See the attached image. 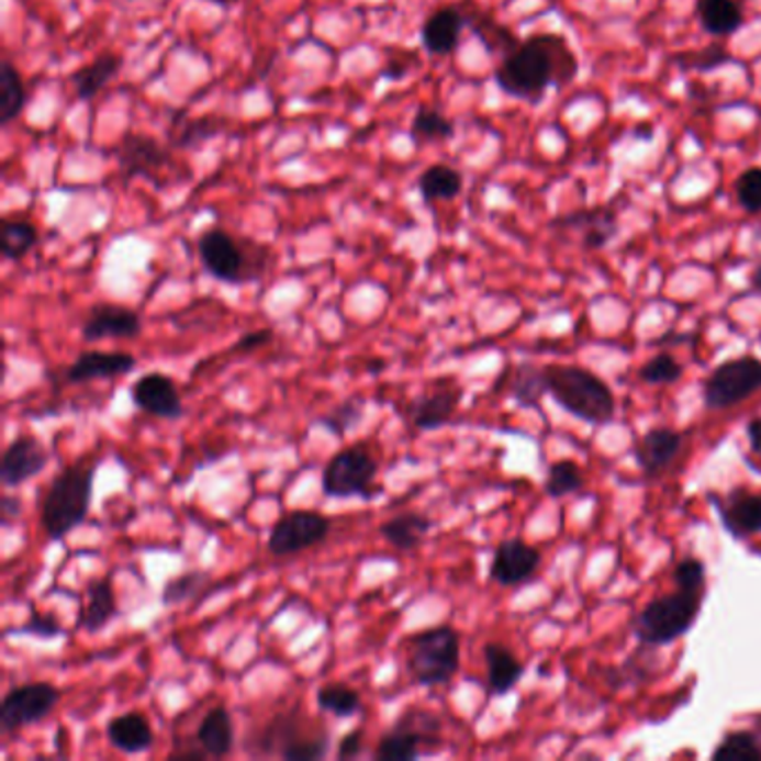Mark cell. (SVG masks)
<instances>
[{
	"instance_id": "cell-1",
	"label": "cell",
	"mask_w": 761,
	"mask_h": 761,
	"mask_svg": "<svg viewBox=\"0 0 761 761\" xmlns=\"http://www.w3.org/2000/svg\"><path fill=\"white\" fill-rule=\"evenodd\" d=\"M577 72L579 60L566 36L534 34L503 58L494 79L505 94L538 103L547 88L572 83Z\"/></svg>"
},
{
	"instance_id": "cell-2",
	"label": "cell",
	"mask_w": 761,
	"mask_h": 761,
	"mask_svg": "<svg viewBox=\"0 0 761 761\" xmlns=\"http://www.w3.org/2000/svg\"><path fill=\"white\" fill-rule=\"evenodd\" d=\"M99 460L83 456L81 460L60 469L41 501V527L54 542L67 538L81 527L92 507L94 478Z\"/></svg>"
},
{
	"instance_id": "cell-3",
	"label": "cell",
	"mask_w": 761,
	"mask_h": 761,
	"mask_svg": "<svg viewBox=\"0 0 761 761\" xmlns=\"http://www.w3.org/2000/svg\"><path fill=\"white\" fill-rule=\"evenodd\" d=\"M253 757H280L287 761H317L331 752V732L300 708L272 715L253 737L246 739Z\"/></svg>"
},
{
	"instance_id": "cell-4",
	"label": "cell",
	"mask_w": 761,
	"mask_h": 761,
	"mask_svg": "<svg viewBox=\"0 0 761 761\" xmlns=\"http://www.w3.org/2000/svg\"><path fill=\"white\" fill-rule=\"evenodd\" d=\"M197 255L205 272L217 282L244 287L259 282L268 270L270 250L255 239L235 237L226 228H205L197 239Z\"/></svg>"
},
{
	"instance_id": "cell-5",
	"label": "cell",
	"mask_w": 761,
	"mask_h": 761,
	"mask_svg": "<svg viewBox=\"0 0 761 761\" xmlns=\"http://www.w3.org/2000/svg\"><path fill=\"white\" fill-rule=\"evenodd\" d=\"M545 371L547 393L577 418L592 425H607L614 421L616 402L609 387L594 373L581 367H557Z\"/></svg>"
},
{
	"instance_id": "cell-6",
	"label": "cell",
	"mask_w": 761,
	"mask_h": 761,
	"mask_svg": "<svg viewBox=\"0 0 761 761\" xmlns=\"http://www.w3.org/2000/svg\"><path fill=\"white\" fill-rule=\"evenodd\" d=\"M404 668L415 685H447L460 670V635L451 626L425 628L406 639Z\"/></svg>"
},
{
	"instance_id": "cell-7",
	"label": "cell",
	"mask_w": 761,
	"mask_h": 761,
	"mask_svg": "<svg viewBox=\"0 0 761 761\" xmlns=\"http://www.w3.org/2000/svg\"><path fill=\"white\" fill-rule=\"evenodd\" d=\"M380 460L369 443H356L335 451L322 471V494L326 499H378L384 488L378 484Z\"/></svg>"
},
{
	"instance_id": "cell-8",
	"label": "cell",
	"mask_w": 761,
	"mask_h": 761,
	"mask_svg": "<svg viewBox=\"0 0 761 761\" xmlns=\"http://www.w3.org/2000/svg\"><path fill=\"white\" fill-rule=\"evenodd\" d=\"M443 719L429 708L409 706L376 743L378 761H413L443 748Z\"/></svg>"
},
{
	"instance_id": "cell-9",
	"label": "cell",
	"mask_w": 761,
	"mask_h": 761,
	"mask_svg": "<svg viewBox=\"0 0 761 761\" xmlns=\"http://www.w3.org/2000/svg\"><path fill=\"white\" fill-rule=\"evenodd\" d=\"M702 592L679 590L650 601L633 620L637 639L646 646H668L683 637L700 616Z\"/></svg>"
},
{
	"instance_id": "cell-10",
	"label": "cell",
	"mask_w": 761,
	"mask_h": 761,
	"mask_svg": "<svg viewBox=\"0 0 761 761\" xmlns=\"http://www.w3.org/2000/svg\"><path fill=\"white\" fill-rule=\"evenodd\" d=\"M63 692L49 681H30L14 685L0 704V730L5 735L45 721L60 704Z\"/></svg>"
},
{
	"instance_id": "cell-11",
	"label": "cell",
	"mask_w": 761,
	"mask_h": 761,
	"mask_svg": "<svg viewBox=\"0 0 761 761\" xmlns=\"http://www.w3.org/2000/svg\"><path fill=\"white\" fill-rule=\"evenodd\" d=\"M333 523L315 510H291L270 527L266 547L272 557H293L328 538Z\"/></svg>"
},
{
	"instance_id": "cell-12",
	"label": "cell",
	"mask_w": 761,
	"mask_h": 761,
	"mask_svg": "<svg viewBox=\"0 0 761 761\" xmlns=\"http://www.w3.org/2000/svg\"><path fill=\"white\" fill-rule=\"evenodd\" d=\"M757 391H761V360L750 356L719 365L704 384L710 409H730Z\"/></svg>"
},
{
	"instance_id": "cell-13",
	"label": "cell",
	"mask_w": 761,
	"mask_h": 761,
	"mask_svg": "<svg viewBox=\"0 0 761 761\" xmlns=\"http://www.w3.org/2000/svg\"><path fill=\"white\" fill-rule=\"evenodd\" d=\"M465 391L456 378H440L406 402V421L418 432H436L451 423Z\"/></svg>"
},
{
	"instance_id": "cell-14",
	"label": "cell",
	"mask_w": 761,
	"mask_h": 761,
	"mask_svg": "<svg viewBox=\"0 0 761 761\" xmlns=\"http://www.w3.org/2000/svg\"><path fill=\"white\" fill-rule=\"evenodd\" d=\"M116 161L125 179L144 177L159 181L166 168L172 166V155L150 134L125 132L116 148Z\"/></svg>"
},
{
	"instance_id": "cell-15",
	"label": "cell",
	"mask_w": 761,
	"mask_h": 761,
	"mask_svg": "<svg viewBox=\"0 0 761 761\" xmlns=\"http://www.w3.org/2000/svg\"><path fill=\"white\" fill-rule=\"evenodd\" d=\"M132 404L144 411L153 418L161 421H179L183 418V400L177 382L159 371H150L138 376L130 387Z\"/></svg>"
},
{
	"instance_id": "cell-16",
	"label": "cell",
	"mask_w": 761,
	"mask_h": 761,
	"mask_svg": "<svg viewBox=\"0 0 761 761\" xmlns=\"http://www.w3.org/2000/svg\"><path fill=\"white\" fill-rule=\"evenodd\" d=\"M49 449L32 434L16 436L0 458V482L5 490H16L41 475L49 465Z\"/></svg>"
},
{
	"instance_id": "cell-17",
	"label": "cell",
	"mask_w": 761,
	"mask_h": 761,
	"mask_svg": "<svg viewBox=\"0 0 761 761\" xmlns=\"http://www.w3.org/2000/svg\"><path fill=\"white\" fill-rule=\"evenodd\" d=\"M142 315L130 306L114 302H99L90 306L81 322V337L88 344L103 339H134L142 335Z\"/></svg>"
},
{
	"instance_id": "cell-18",
	"label": "cell",
	"mask_w": 761,
	"mask_h": 761,
	"mask_svg": "<svg viewBox=\"0 0 761 761\" xmlns=\"http://www.w3.org/2000/svg\"><path fill=\"white\" fill-rule=\"evenodd\" d=\"M538 568H540V551L521 538H510L496 547L490 577L499 585L516 587L527 583Z\"/></svg>"
},
{
	"instance_id": "cell-19",
	"label": "cell",
	"mask_w": 761,
	"mask_h": 761,
	"mask_svg": "<svg viewBox=\"0 0 761 761\" xmlns=\"http://www.w3.org/2000/svg\"><path fill=\"white\" fill-rule=\"evenodd\" d=\"M136 369V358L125 351H83L72 365L65 367L67 384H88L97 380H114Z\"/></svg>"
},
{
	"instance_id": "cell-20",
	"label": "cell",
	"mask_w": 761,
	"mask_h": 761,
	"mask_svg": "<svg viewBox=\"0 0 761 761\" xmlns=\"http://www.w3.org/2000/svg\"><path fill=\"white\" fill-rule=\"evenodd\" d=\"M116 614H119V601H116L112 574L92 579L83 592L77 626L86 630L88 635H99L116 618Z\"/></svg>"
},
{
	"instance_id": "cell-21",
	"label": "cell",
	"mask_w": 761,
	"mask_h": 761,
	"mask_svg": "<svg viewBox=\"0 0 761 761\" xmlns=\"http://www.w3.org/2000/svg\"><path fill=\"white\" fill-rule=\"evenodd\" d=\"M108 743L123 754H142L155 746V730L144 713H123L108 721L105 726Z\"/></svg>"
},
{
	"instance_id": "cell-22",
	"label": "cell",
	"mask_w": 761,
	"mask_h": 761,
	"mask_svg": "<svg viewBox=\"0 0 761 761\" xmlns=\"http://www.w3.org/2000/svg\"><path fill=\"white\" fill-rule=\"evenodd\" d=\"M465 25H467V19H465L462 8L449 5V8L436 10L423 23V30H421L423 47L434 56L451 54L460 43V34H462Z\"/></svg>"
},
{
	"instance_id": "cell-23",
	"label": "cell",
	"mask_w": 761,
	"mask_h": 761,
	"mask_svg": "<svg viewBox=\"0 0 761 761\" xmlns=\"http://www.w3.org/2000/svg\"><path fill=\"white\" fill-rule=\"evenodd\" d=\"M683 438L679 432L668 429V427H657L650 429L641 436V440L635 445V456L639 467L648 475L661 473L681 451Z\"/></svg>"
},
{
	"instance_id": "cell-24",
	"label": "cell",
	"mask_w": 761,
	"mask_h": 761,
	"mask_svg": "<svg viewBox=\"0 0 761 761\" xmlns=\"http://www.w3.org/2000/svg\"><path fill=\"white\" fill-rule=\"evenodd\" d=\"M194 737L201 743V748L211 757H215V759L228 757L235 748V724H233V715L228 713V708L215 706V708L208 710L201 717Z\"/></svg>"
},
{
	"instance_id": "cell-25",
	"label": "cell",
	"mask_w": 761,
	"mask_h": 761,
	"mask_svg": "<svg viewBox=\"0 0 761 761\" xmlns=\"http://www.w3.org/2000/svg\"><path fill=\"white\" fill-rule=\"evenodd\" d=\"M484 663H488V690L494 697H503L523 679V663L516 654L503 644H484L482 648Z\"/></svg>"
},
{
	"instance_id": "cell-26",
	"label": "cell",
	"mask_w": 761,
	"mask_h": 761,
	"mask_svg": "<svg viewBox=\"0 0 761 761\" xmlns=\"http://www.w3.org/2000/svg\"><path fill=\"white\" fill-rule=\"evenodd\" d=\"M434 521L418 512H404L387 518L378 531L398 551H415L429 536Z\"/></svg>"
},
{
	"instance_id": "cell-27",
	"label": "cell",
	"mask_w": 761,
	"mask_h": 761,
	"mask_svg": "<svg viewBox=\"0 0 761 761\" xmlns=\"http://www.w3.org/2000/svg\"><path fill=\"white\" fill-rule=\"evenodd\" d=\"M213 592H215V581H213L211 572L188 570V572L177 574V577L166 581V585L161 590V603L166 607L181 605V603H188V601L201 605V601L205 596H211Z\"/></svg>"
},
{
	"instance_id": "cell-28",
	"label": "cell",
	"mask_w": 761,
	"mask_h": 761,
	"mask_svg": "<svg viewBox=\"0 0 761 761\" xmlns=\"http://www.w3.org/2000/svg\"><path fill=\"white\" fill-rule=\"evenodd\" d=\"M721 523L732 536H752L761 531V496L735 492L721 507Z\"/></svg>"
},
{
	"instance_id": "cell-29",
	"label": "cell",
	"mask_w": 761,
	"mask_h": 761,
	"mask_svg": "<svg viewBox=\"0 0 761 761\" xmlns=\"http://www.w3.org/2000/svg\"><path fill=\"white\" fill-rule=\"evenodd\" d=\"M123 65V58L116 54H101L99 58H94L92 63L83 65L81 69L69 77L75 86V92L81 101H90L94 99L116 75Z\"/></svg>"
},
{
	"instance_id": "cell-30",
	"label": "cell",
	"mask_w": 761,
	"mask_h": 761,
	"mask_svg": "<svg viewBox=\"0 0 761 761\" xmlns=\"http://www.w3.org/2000/svg\"><path fill=\"white\" fill-rule=\"evenodd\" d=\"M27 103V88L12 60L0 63V125L14 123Z\"/></svg>"
},
{
	"instance_id": "cell-31",
	"label": "cell",
	"mask_w": 761,
	"mask_h": 761,
	"mask_svg": "<svg viewBox=\"0 0 761 761\" xmlns=\"http://www.w3.org/2000/svg\"><path fill=\"white\" fill-rule=\"evenodd\" d=\"M697 14L710 36H728L743 25L739 0H697Z\"/></svg>"
},
{
	"instance_id": "cell-32",
	"label": "cell",
	"mask_w": 761,
	"mask_h": 761,
	"mask_svg": "<svg viewBox=\"0 0 761 761\" xmlns=\"http://www.w3.org/2000/svg\"><path fill=\"white\" fill-rule=\"evenodd\" d=\"M315 704H317L320 713H328L337 719H349V717L360 713L362 697L356 687L346 685L342 681H333V683H324L322 687H317Z\"/></svg>"
},
{
	"instance_id": "cell-33",
	"label": "cell",
	"mask_w": 761,
	"mask_h": 761,
	"mask_svg": "<svg viewBox=\"0 0 761 761\" xmlns=\"http://www.w3.org/2000/svg\"><path fill=\"white\" fill-rule=\"evenodd\" d=\"M38 244V231L27 220L3 217L0 222V253L8 261H21Z\"/></svg>"
},
{
	"instance_id": "cell-34",
	"label": "cell",
	"mask_w": 761,
	"mask_h": 761,
	"mask_svg": "<svg viewBox=\"0 0 761 761\" xmlns=\"http://www.w3.org/2000/svg\"><path fill=\"white\" fill-rule=\"evenodd\" d=\"M365 413H367V400L362 395H351L337 402L328 413L320 415L317 425L324 427L335 438H344L365 421Z\"/></svg>"
},
{
	"instance_id": "cell-35",
	"label": "cell",
	"mask_w": 761,
	"mask_h": 761,
	"mask_svg": "<svg viewBox=\"0 0 761 761\" xmlns=\"http://www.w3.org/2000/svg\"><path fill=\"white\" fill-rule=\"evenodd\" d=\"M418 190L427 203L449 201L462 192V175L447 164L429 166L418 177Z\"/></svg>"
},
{
	"instance_id": "cell-36",
	"label": "cell",
	"mask_w": 761,
	"mask_h": 761,
	"mask_svg": "<svg viewBox=\"0 0 761 761\" xmlns=\"http://www.w3.org/2000/svg\"><path fill=\"white\" fill-rule=\"evenodd\" d=\"M456 127L454 121L447 119L443 112L432 110V108H421L413 116L409 136L413 138L415 146H427V144H440V142H449L454 136Z\"/></svg>"
},
{
	"instance_id": "cell-37",
	"label": "cell",
	"mask_w": 761,
	"mask_h": 761,
	"mask_svg": "<svg viewBox=\"0 0 761 761\" xmlns=\"http://www.w3.org/2000/svg\"><path fill=\"white\" fill-rule=\"evenodd\" d=\"M226 127V121L220 116H199V119H183L175 125L172 132V146L181 150L199 148L205 142H211Z\"/></svg>"
},
{
	"instance_id": "cell-38",
	"label": "cell",
	"mask_w": 761,
	"mask_h": 761,
	"mask_svg": "<svg viewBox=\"0 0 761 761\" xmlns=\"http://www.w3.org/2000/svg\"><path fill=\"white\" fill-rule=\"evenodd\" d=\"M566 226H585L583 244L587 248H603L614 235H616V220L607 211H590V213H579L574 217L561 220Z\"/></svg>"
},
{
	"instance_id": "cell-39",
	"label": "cell",
	"mask_w": 761,
	"mask_h": 761,
	"mask_svg": "<svg viewBox=\"0 0 761 761\" xmlns=\"http://www.w3.org/2000/svg\"><path fill=\"white\" fill-rule=\"evenodd\" d=\"M465 12V10H462ZM467 25H471V30L475 32V36L484 43L490 52H501L503 56H507L512 49H516L521 45V41L503 25H496L492 19H484L480 14H467Z\"/></svg>"
},
{
	"instance_id": "cell-40",
	"label": "cell",
	"mask_w": 761,
	"mask_h": 761,
	"mask_svg": "<svg viewBox=\"0 0 761 761\" xmlns=\"http://www.w3.org/2000/svg\"><path fill=\"white\" fill-rule=\"evenodd\" d=\"M715 761H759L761 759V741L750 730H732L728 732L713 752Z\"/></svg>"
},
{
	"instance_id": "cell-41",
	"label": "cell",
	"mask_w": 761,
	"mask_h": 761,
	"mask_svg": "<svg viewBox=\"0 0 761 761\" xmlns=\"http://www.w3.org/2000/svg\"><path fill=\"white\" fill-rule=\"evenodd\" d=\"M730 60H732V54L721 43H710L702 49L672 56V63L681 69H687V72H713V69H717Z\"/></svg>"
},
{
	"instance_id": "cell-42",
	"label": "cell",
	"mask_w": 761,
	"mask_h": 761,
	"mask_svg": "<svg viewBox=\"0 0 761 761\" xmlns=\"http://www.w3.org/2000/svg\"><path fill=\"white\" fill-rule=\"evenodd\" d=\"M583 488V473L577 462L572 460H561L553 462L549 467L547 480H545V492L551 499H561L568 494H574Z\"/></svg>"
},
{
	"instance_id": "cell-43",
	"label": "cell",
	"mask_w": 761,
	"mask_h": 761,
	"mask_svg": "<svg viewBox=\"0 0 761 761\" xmlns=\"http://www.w3.org/2000/svg\"><path fill=\"white\" fill-rule=\"evenodd\" d=\"M545 391V371L536 367H518L514 380L510 382L512 398L518 400L523 406H536Z\"/></svg>"
},
{
	"instance_id": "cell-44",
	"label": "cell",
	"mask_w": 761,
	"mask_h": 761,
	"mask_svg": "<svg viewBox=\"0 0 761 761\" xmlns=\"http://www.w3.org/2000/svg\"><path fill=\"white\" fill-rule=\"evenodd\" d=\"M63 623L58 620L56 614L52 612H41L34 605H30V616L23 626L8 630L5 637L10 635H25V637H36V639H58L63 637Z\"/></svg>"
},
{
	"instance_id": "cell-45",
	"label": "cell",
	"mask_w": 761,
	"mask_h": 761,
	"mask_svg": "<svg viewBox=\"0 0 761 761\" xmlns=\"http://www.w3.org/2000/svg\"><path fill=\"white\" fill-rule=\"evenodd\" d=\"M735 197L746 213H761V168H750L737 179Z\"/></svg>"
},
{
	"instance_id": "cell-46",
	"label": "cell",
	"mask_w": 761,
	"mask_h": 761,
	"mask_svg": "<svg viewBox=\"0 0 761 761\" xmlns=\"http://www.w3.org/2000/svg\"><path fill=\"white\" fill-rule=\"evenodd\" d=\"M641 380L648 384H672L683 376V367L668 354H661L644 365L639 371Z\"/></svg>"
},
{
	"instance_id": "cell-47",
	"label": "cell",
	"mask_w": 761,
	"mask_h": 761,
	"mask_svg": "<svg viewBox=\"0 0 761 761\" xmlns=\"http://www.w3.org/2000/svg\"><path fill=\"white\" fill-rule=\"evenodd\" d=\"M706 581V568L700 559L687 557L683 559L676 570H674V583L679 590H690V592H702Z\"/></svg>"
},
{
	"instance_id": "cell-48",
	"label": "cell",
	"mask_w": 761,
	"mask_h": 761,
	"mask_svg": "<svg viewBox=\"0 0 761 761\" xmlns=\"http://www.w3.org/2000/svg\"><path fill=\"white\" fill-rule=\"evenodd\" d=\"M272 328H255V331H246L233 346V351H244V354H250V351H257L261 349V346L270 344L272 342Z\"/></svg>"
},
{
	"instance_id": "cell-49",
	"label": "cell",
	"mask_w": 761,
	"mask_h": 761,
	"mask_svg": "<svg viewBox=\"0 0 761 761\" xmlns=\"http://www.w3.org/2000/svg\"><path fill=\"white\" fill-rule=\"evenodd\" d=\"M362 750H365V730L356 728L339 739L335 754H337V759H354V757L362 754Z\"/></svg>"
},
{
	"instance_id": "cell-50",
	"label": "cell",
	"mask_w": 761,
	"mask_h": 761,
	"mask_svg": "<svg viewBox=\"0 0 761 761\" xmlns=\"http://www.w3.org/2000/svg\"><path fill=\"white\" fill-rule=\"evenodd\" d=\"M415 60V52H402L400 56H389L384 67V79H404Z\"/></svg>"
},
{
	"instance_id": "cell-51",
	"label": "cell",
	"mask_w": 761,
	"mask_h": 761,
	"mask_svg": "<svg viewBox=\"0 0 761 761\" xmlns=\"http://www.w3.org/2000/svg\"><path fill=\"white\" fill-rule=\"evenodd\" d=\"M205 757H211V754L201 748L197 737H194V743H175V748L168 754V759H172V761H201Z\"/></svg>"
},
{
	"instance_id": "cell-52",
	"label": "cell",
	"mask_w": 761,
	"mask_h": 761,
	"mask_svg": "<svg viewBox=\"0 0 761 761\" xmlns=\"http://www.w3.org/2000/svg\"><path fill=\"white\" fill-rule=\"evenodd\" d=\"M23 514V501L16 494H3L0 499V516H3V527H10Z\"/></svg>"
},
{
	"instance_id": "cell-53",
	"label": "cell",
	"mask_w": 761,
	"mask_h": 761,
	"mask_svg": "<svg viewBox=\"0 0 761 761\" xmlns=\"http://www.w3.org/2000/svg\"><path fill=\"white\" fill-rule=\"evenodd\" d=\"M748 440H750V447L754 454H761V418H752L748 423Z\"/></svg>"
},
{
	"instance_id": "cell-54",
	"label": "cell",
	"mask_w": 761,
	"mask_h": 761,
	"mask_svg": "<svg viewBox=\"0 0 761 761\" xmlns=\"http://www.w3.org/2000/svg\"><path fill=\"white\" fill-rule=\"evenodd\" d=\"M750 287H752V291H754V293H759V295H761V266H757V268L752 270V277H750Z\"/></svg>"
},
{
	"instance_id": "cell-55",
	"label": "cell",
	"mask_w": 761,
	"mask_h": 761,
	"mask_svg": "<svg viewBox=\"0 0 761 761\" xmlns=\"http://www.w3.org/2000/svg\"><path fill=\"white\" fill-rule=\"evenodd\" d=\"M644 130H635V136L637 138H646V142H648V138H652V134H654V130L650 127V125H641Z\"/></svg>"
}]
</instances>
